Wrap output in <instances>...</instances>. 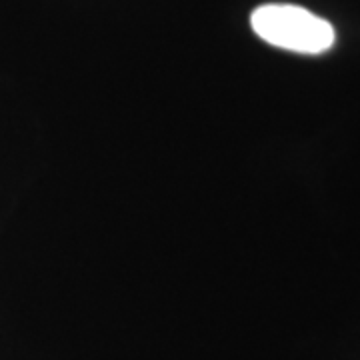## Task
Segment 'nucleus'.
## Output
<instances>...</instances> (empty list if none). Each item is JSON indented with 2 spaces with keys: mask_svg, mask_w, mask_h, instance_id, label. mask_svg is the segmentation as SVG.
Here are the masks:
<instances>
[{
  "mask_svg": "<svg viewBox=\"0 0 360 360\" xmlns=\"http://www.w3.org/2000/svg\"><path fill=\"white\" fill-rule=\"evenodd\" d=\"M250 25L264 42L300 54H322L335 44L328 20L296 4H262L250 14Z\"/></svg>",
  "mask_w": 360,
  "mask_h": 360,
  "instance_id": "1",
  "label": "nucleus"
}]
</instances>
